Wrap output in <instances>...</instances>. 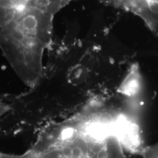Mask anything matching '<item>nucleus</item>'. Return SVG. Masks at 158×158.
<instances>
[{"label":"nucleus","mask_w":158,"mask_h":158,"mask_svg":"<svg viewBox=\"0 0 158 158\" xmlns=\"http://www.w3.org/2000/svg\"><path fill=\"white\" fill-rule=\"evenodd\" d=\"M123 137L118 116L88 106L45 125L30 149L36 158H127Z\"/></svg>","instance_id":"1"},{"label":"nucleus","mask_w":158,"mask_h":158,"mask_svg":"<svg viewBox=\"0 0 158 158\" xmlns=\"http://www.w3.org/2000/svg\"><path fill=\"white\" fill-rule=\"evenodd\" d=\"M141 155L143 158H158V144L144 147Z\"/></svg>","instance_id":"2"},{"label":"nucleus","mask_w":158,"mask_h":158,"mask_svg":"<svg viewBox=\"0 0 158 158\" xmlns=\"http://www.w3.org/2000/svg\"><path fill=\"white\" fill-rule=\"evenodd\" d=\"M9 105L6 102L0 100V118L9 110Z\"/></svg>","instance_id":"3"},{"label":"nucleus","mask_w":158,"mask_h":158,"mask_svg":"<svg viewBox=\"0 0 158 158\" xmlns=\"http://www.w3.org/2000/svg\"><path fill=\"white\" fill-rule=\"evenodd\" d=\"M68 2H69L70 1H72V0H68ZM101 1H102L103 2H108V0H101Z\"/></svg>","instance_id":"4"}]
</instances>
